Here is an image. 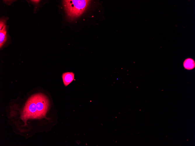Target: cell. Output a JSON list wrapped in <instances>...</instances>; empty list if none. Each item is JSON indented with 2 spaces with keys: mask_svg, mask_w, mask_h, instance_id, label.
I'll list each match as a JSON object with an SVG mask.
<instances>
[{
  "mask_svg": "<svg viewBox=\"0 0 195 146\" xmlns=\"http://www.w3.org/2000/svg\"><path fill=\"white\" fill-rule=\"evenodd\" d=\"M89 2L88 0H65L63 4L68 15L70 17H74L79 16L82 13Z\"/></svg>",
  "mask_w": 195,
  "mask_h": 146,
  "instance_id": "6da1fadb",
  "label": "cell"
},
{
  "mask_svg": "<svg viewBox=\"0 0 195 146\" xmlns=\"http://www.w3.org/2000/svg\"><path fill=\"white\" fill-rule=\"evenodd\" d=\"M39 0H32V1L34 3H38L39 2Z\"/></svg>",
  "mask_w": 195,
  "mask_h": 146,
  "instance_id": "52a82bcc",
  "label": "cell"
},
{
  "mask_svg": "<svg viewBox=\"0 0 195 146\" xmlns=\"http://www.w3.org/2000/svg\"><path fill=\"white\" fill-rule=\"evenodd\" d=\"M183 65L185 68L189 70H191L195 67V61L191 58H188L184 61Z\"/></svg>",
  "mask_w": 195,
  "mask_h": 146,
  "instance_id": "277c9868",
  "label": "cell"
},
{
  "mask_svg": "<svg viewBox=\"0 0 195 146\" xmlns=\"http://www.w3.org/2000/svg\"><path fill=\"white\" fill-rule=\"evenodd\" d=\"M0 30H1L2 28L3 27V26L4 25V22L3 21H0Z\"/></svg>",
  "mask_w": 195,
  "mask_h": 146,
  "instance_id": "8992f818",
  "label": "cell"
},
{
  "mask_svg": "<svg viewBox=\"0 0 195 146\" xmlns=\"http://www.w3.org/2000/svg\"><path fill=\"white\" fill-rule=\"evenodd\" d=\"M25 119L41 118L36 102V95L31 96L26 103L23 114Z\"/></svg>",
  "mask_w": 195,
  "mask_h": 146,
  "instance_id": "7a4b0ae2",
  "label": "cell"
},
{
  "mask_svg": "<svg viewBox=\"0 0 195 146\" xmlns=\"http://www.w3.org/2000/svg\"><path fill=\"white\" fill-rule=\"evenodd\" d=\"M7 39L6 30L5 25L0 31V47L1 48L6 41Z\"/></svg>",
  "mask_w": 195,
  "mask_h": 146,
  "instance_id": "5b68a950",
  "label": "cell"
},
{
  "mask_svg": "<svg viewBox=\"0 0 195 146\" xmlns=\"http://www.w3.org/2000/svg\"><path fill=\"white\" fill-rule=\"evenodd\" d=\"M74 75L72 72H67L62 74V78L65 86H67L74 80Z\"/></svg>",
  "mask_w": 195,
  "mask_h": 146,
  "instance_id": "3957f363",
  "label": "cell"
}]
</instances>
